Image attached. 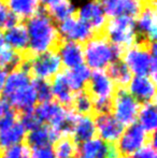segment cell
<instances>
[{
	"instance_id": "cell-8",
	"label": "cell",
	"mask_w": 157,
	"mask_h": 158,
	"mask_svg": "<svg viewBox=\"0 0 157 158\" xmlns=\"http://www.w3.org/2000/svg\"><path fill=\"white\" fill-rule=\"evenodd\" d=\"M140 106V103L127 92V89L118 88L112 99V115L123 126H130L137 122Z\"/></svg>"
},
{
	"instance_id": "cell-33",
	"label": "cell",
	"mask_w": 157,
	"mask_h": 158,
	"mask_svg": "<svg viewBox=\"0 0 157 158\" xmlns=\"http://www.w3.org/2000/svg\"><path fill=\"white\" fill-rule=\"evenodd\" d=\"M16 23V19L9 12L4 2L0 0V29H6Z\"/></svg>"
},
{
	"instance_id": "cell-23",
	"label": "cell",
	"mask_w": 157,
	"mask_h": 158,
	"mask_svg": "<svg viewBox=\"0 0 157 158\" xmlns=\"http://www.w3.org/2000/svg\"><path fill=\"white\" fill-rule=\"evenodd\" d=\"M64 73H65L69 87L74 94H76V93L84 90V88L87 86L90 75H92V70L88 69L85 64H82L71 70H67Z\"/></svg>"
},
{
	"instance_id": "cell-2",
	"label": "cell",
	"mask_w": 157,
	"mask_h": 158,
	"mask_svg": "<svg viewBox=\"0 0 157 158\" xmlns=\"http://www.w3.org/2000/svg\"><path fill=\"white\" fill-rule=\"evenodd\" d=\"M123 63L134 77H150L155 80L157 68L156 43H134L122 54Z\"/></svg>"
},
{
	"instance_id": "cell-27",
	"label": "cell",
	"mask_w": 157,
	"mask_h": 158,
	"mask_svg": "<svg viewBox=\"0 0 157 158\" xmlns=\"http://www.w3.org/2000/svg\"><path fill=\"white\" fill-rule=\"evenodd\" d=\"M71 106V110L76 115H90L93 112V99L85 90L74 94Z\"/></svg>"
},
{
	"instance_id": "cell-20",
	"label": "cell",
	"mask_w": 157,
	"mask_h": 158,
	"mask_svg": "<svg viewBox=\"0 0 157 158\" xmlns=\"http://www.w3.org/2000/svg\"><path fill=\"white\" fill-rule=\"evenodd\" d=\"M6 45L17 53L27 51L28 48V33L26 27L22 23H15L6 28L2 33Z\"/></svg>"
},
{
	"instance_id": "cell-39",
	"label": "cell",
	"mask_w": 157,
	"mask_h": 158,
	"mask_svg": "<svg viewBox=\"0 0 157 158\" xmlns=\"http://www.w3.org/2000/svg\"><path fill=\"white\" fill-rule=\"evenodd\" d=\"M6 41H4V38H3V35H2V32H0V54H1L2 52L4 51V48H6Z\"/></svg>"
},
{
	"instance_id": "cell-19",
	"label": "cell",
	"mask_w": 157,
	"mask_h": 158,
	"mask_svg": "<svg viewBox=\"0 0 157 158\" xmlns=\"http://www.w3.org/2000/svg\"><path fill=\"white\" fill-rule=\"evenodd\" d=\"M70 137L78 145L96 137L94 117L92 115H76Z\"/></svg>"
},
{
	"instance_id": "cell-9",
	"label": "cell",
	"mask_w": 157,
	"mask_h": 158,
	"mask_svg": "<svg viewBox=\"0 0 157 158\" xmlns=\"http://www.w3.org/2000/svg\"><path fill=\"white\" fill-rule=\"evenodd\" d=\"M27 131L17 118L16 112L9 109L0 118V148L23 144Z\"/></svg>"
},
{
	"instance_id": "cell-15",
	"label": "cell",
	"mask_w": 157,
	"mask_h": 158,
	"mask_svg": "<svg viewBox=\"0 0 157 158\" xmlns=\"http://www.w3.org/2000/svg\"><path fill=\"white\" fill-rule=\"evenodd\" d=\"M102 4L107 16L134 19L142 10L144 2L143 0H105Z\"/></svg>"
},
{
	"instance_id": "cell-10",
	"label": "cell",
	"mask_w": 157,
	"mask_h": 158,
	"mask_svg": "<svg viewBox=\"0 0 157 158\" xmlns=\"http://www.w3.org/2000/svg\"><path fill=\"white\" fill-rule=\"evenodd\" d=\"M150 135L137 123L125 127L123 133L116 142V150L119 156L132 157L140 148L149 143Z\"/></svg>"
},
{
	"instance_id": "cell-25",
	"label": "cell",
	"mask_w": 157,
	"mask_h": 158,
	"mask_svg": "<svg viewBox=\"0 0 157 158\" xmlns=\"http://www.w3.org/2000/svg\"><path fill=\"white\" fill-rule=\"evenodd\" d=\"M108 74L111 77V80L114 82L115 85L121 86L123 88L124 86L128 85L130 80L132 79V74L130 73L129 69L126 67V64L121 60L115 61L108 68Z\"/></svg>"
},
{
	"instance_id": "cell-17",
	"label": "cell",
	"mask_w": 157,
	"mask_h": 158,
	"mask_svg": "<svg viewBox=\"0 0 157 158\" xmlns=\"http://www.w3.org/2000/svg\"><path fill=\"white\" fill-rule=\"evenodd\" d=\"M58 57L61 66L71 70L76 67L84 64V50L83 45L76 42L64 41L58 45Z\"/></svg>"
},
{
	"instance_id": "cell-24",
	"label": "cell",
	"mask_w": 157,
	"mask_h": 158,
	"mask_svg": "<svg viewBox=\"0 0 157 158\" xmlns=\"http://www.w3.org/2000/svg\"><path fill=\"white\" fill-rule=\"evenodd\" d=\"M137 124L149 135L155 133L157 128V109L155 102L143 104L142 106H140L137 116Z\"/></svg>"
},
{
	"instance_id": "cell-30",
	"label": "cell",
	"mask_w": 157,
	"mask_h": 158,
	"mask_svg": "<svg viewBox=\"0 0 157 158\" xmlns=\"http://www.w3.org/2000/svg\"><path fill=\"white\" fill-rule=\"evenodd\" d=\"M30 150L25 144H17L3 148L0 152V158H29Z\"/></svg>"
},
{
	"instance_id": "cell-3",
	"label": "cell",
	"mask_w": 157,
	"mask_h": 158,
	"mask_svg": "<svg viewBox=\"0 0 157 158\" xmlns=\"http://www.w3.org/2000/svg\"><path fill=\"white\" fill-rule=\"evenodd\" d=\"M84 64L94 71H105L119 60L123 51L108 41L103 35L93 37L83 46Z\"/></svg>"
},
{
	"instance_id": "cell-5",
	"label": "cell",
	"mask_w": 157,
	"mask_h": 158,
	"mask_svg": "<svg viewBox=\"0 0 157 158\" xmlns=\"http://www.w3.org/2000/svg\"><path fill=\"white\" fill-rule=\"evenodd\" d=\"M87 87L93 99V111L97 114L110 113L116 85L109 74L105 71H93Z\"/></svg>"
},
{
	"instance_id": "cell-6",
	"label": "cell",
	"mask_w": 157,
	"mask_h": 158,
	"mask_svg": "<svg viewBox=\"0 0 157 158\" xmlns=\"http://www.w3.org/2000/svg\"><path fill=\"white\" fill-rule=\"evenodd\" d=\"M105 31L108 41L122 51L134 45L138 35L134 19L129 17L112 19L105 25Z\"/></svg>"
},
{
	"instance_id": "cell-34",
	"label": "cell",
	"mask_w": 157,
	"mask_h": 158,
	"mask_svg": "<svg viewBox=\"0 0 157 158\" xmlns=\"http://www.w3.org/2000/svg\"><path fill=\"white\" fill-rule=\"evenodd\" d=\"M130 158H157L156 148L149 142Z\"/></svg>"
},
{
	"instance_id": "cell-28",
	"label": "cell",
	"mask_w": 157,
	"mask_h": 158,
	"mask_svg": "<svg viewBox=\"0 0 157 158\" xmlns=\"http://www.w3.org/2000/svg\"><path fill=\"white\" fill-rule=\"evenodd\" d=\"M48 11V15L52 17L53 21L60 23V22L66 21L70 17H73L74 13H76V6L70 0H64L61 3L57 4L56 6Z\"/></svg>"
},
{
	"instance_id": "cell-29",
	"label": "cell",
	"mask_w": 157,
	"mask_h": 158,
	"mask_svg": "<svg viewBox=\"0 0 157 158\" xmlns=\"http://www.w3.org/2000/svg\"><path fill=\"white\" fill-rule=\"evenodd\" d=\"M24 63L23 56L21 53L15 52L14 50L6 46L3 52L0 54V68L3 70H14L16 68H19L22 64Z\"/></svg>"
},
{
	"instance_id": "cell-38",
	"label": "cell",
	"mask_w": 157,
	"mask_h": 158,
	"mask_svg": "<svg viewBox=\"0 0 157 158\" xmlns=\"http://www.w3.org/2000/svg\"><path fill=\"white\" fill-rule=\"evenodd\" d=\"M9 109H11V108H9V106L3 101V100L0 99V118L3 116V114L9 110Z\"/></svg>"
},
{
	"instance_id": "cell-37",
	"label": "cell",
	"mask_w": 157,
	"mask_h": 158,
	"mask_svg": "<svg viewBox=\"0 0 157 158\" xmlns=\"http://www.w3.org/2000/svg\"><path fill=\"white\" fill-rule=\"evenodd\" d=\"M6 71L3 70V69L0 68V94L2 92V88H3L4 85V81H6Z\"/></svg>"
},
{
	"instance_id": "cell-32",
	"label": "cell",
	"mask_w": 157,
	"mask_h": 158,
	"mask_svg": "<svg viewBox=\"0 0 157 158\" xmlns=\"http://www.w3.org/2000/svg\"><path fill=\"white\" fill-rule=\"evenodd\" d=\"M19 119L27 132H29V131L36 129L37 127H39L40 125H42L40 119L38 118V116H37V114L35 113V110L29 111V112L22 113L21 118H19Z\"/></svg>"
},
{
	"instance_id": "cell-18",
	"label": "cell",
	"mask_w": 157,
	"mask_h": 158,
	"mask_svg": "<svg viewBox=\"0 0 157 158\" xmlns=\"http://www.w3.org/2000/svg\"><path fill=\"white\" fill-rule=\"evenodd\" d=\"M61 138L54 129L48 125H40L36 129L29 131L26 135V142L28 148H40L52 146L56 143V141Z\"/></svg>"
},
{
	"instance_id": "cell-7",
	"label": "cell",
	"mask_w": 157,
	"mask_h": 158,
	"mask_svg": "<svg viewBox=\"0 0 157 158\" xmlns=\"http://www.w3.org/2000/svg\"><path fill=\"white\" fill-rule=\"evenodd\" d=\"M22 67L28 70L30 75H34L35 80L48 81L58 74L63 66L57 52L50 51L34 56L27 61H24Z\"/></svg>"
},
{
	"instance_id": "cell-40",
	"label": "cell",
	"mask_w": 157,
	"mask_h": 158,
	"mask_svg": "<svg viewBox=\"0 0 157 158\" xmlns=\"http://www.w3.org/2000/svg\"><path fill=\"white\" fill-rule=\"evenodd\" d=\"M76 158H89V157H86V156H82V155H78Z\"/></svg>"
},
{
	"instance_id": "cell-31",
	"label": "cell",
	"mask_w": 157,
	"mask_h": 158,
	"mask_svg": "<svg viewBox=\"0 0 157 158\" xmlns=\"http://www.w3.org/2000/svg\"><path fill=\"white\" fill-rule=\"evenodd\" d=\"M35 92L37 94L38 102H45L52 100V92H51V84L48 81L43 80H32Z\"/></svg>"
},
{
	"instance_id": "cell-16",
	"label": "cell",
	"mask_w": 157,
	"mask_h": 158,
	"mask_svg": "<svg viewBox=\"0 0 157 158\" xmlns=\"http://www.w3.org/2000/svg\"><path fill=\"white\" fill-rule=\"evenodd\" d=\"M127 86V92L140 104H147L155 101L156 84L155 80L152 77H132Z\"/></svg>"
},
{
	"instance_id": "cell-4",
	"label": "cell",
	"mask_w": 157,
	"mask_h": 158,
	"mask_svg": "<svg viewBox=\"0 0 157 158\" xmlns=\"http://www.w3.org/2000/svg\"><path fill=\"white\" fill-rule=\"evenodd\" d=\"M35 113L42 125L50 126L60 137H69L76 117L73 111L55 100L40 102L35 108Z\"/></svg>"
},
{
	"instance_id": "cell-41",
	"label": "cell",
	"mask_w": 157,
	"mask_h": 158,
	"mask_svg": "<svg viewBox=\"0 0 157 158\" xmlns=\"http://www.w3.org/2000/svg\"><path fill=\"white\" fill-rule=\"evenodd\" d=\"M99 1H100V0H99ZM101 1H103V2H105V0H101Z\"/></svg>"
},
{
	"instance_id": "cell-36",
	"label": "cell",
	"mask_w": 157,
	"mask_h": 158,
	"mask_svg": "<svg viewBox=\"0 0 157 158\" xmlns=\"http://www.w3.org/2000/svg\"><path fill=\"white\" fill-rule=\"evenodd\" d=\"M40 1H41V3L43 4L48 10H50V9L56 6L57 4L61 3L64 0H40Z\"/></svg>"
},
{
	"instance_id": "cell-14",
	"label": "cell",
	"mask_w": 157,
	"mask_h": 158,
	"mask_svg": "<svg viewBox=\"0 0 157 158\" xmlns=\"http://www.w3.org/2000/svg\"><path fill=\"white\" fill-rule=\"evenodd\" d=\"M134 24L137 33H140L147 43L155 42L157 37V14L154 0H152V3L143 6Z\"/></svg>"
},
{
	"instance_id": "cell-22",
	"label": "cell",
	"mask_w": 157,
	"mask_h": 158,
	"mask_svg": "<svg viewBox=\"0 0 157 158\" xmlns=\"http://www.w3.org/2000/svg\"><path fill=\"white\" fill-rule=\"evenodd\" d=\"M51 92H52V98L56 102H58L61 106H71L72 100L74 97V93L71 90V88L68 85V82L66 80L65 73L59 72L57 75H55L51 82Z\"/></svg>"
},
{
	"instance_id": "cell-11",
	"label": "cell",
	"mask_w": 157,
	"mask_h": 158,
	"mask_svg": "<svg viewBox=\"0 0 157 158\" xmlns=\"http://www.w3.org/2000/svg\"><path fill=\"white\" fill-rule=\"evenodd\" d=\"M78 19L93 31H101L107 25V14L103 4L99 0H87L78 9Z\"/></svg>"
},
{
	"instance_id": "cell-13",
	"label": "cell",
	"mask_w": 157,
	"mask_h": 158,
	"mask_svg": "<svg viewBox=\"0 0 157 158\" xmlns=\"http://www.w3.org/2000/svg\"><path fill=\"white\" fill-rule=\"evenodd\" d=\"M94 119L97 138L110 144L116 143L123 133L125 126L122 125L111 113L97 114Z\"/></svg>"
},
{
	"instance_id": "cell-12",
	"label": "cell",
	"mask_w": 157,
	"mask_h": 158,
	"mask_svg": "<svg viewBox=\"0 0 157 158\" xmlns=\"http://www.w3.org/2000/svg\"><path fill=\"white\" fill-rule=\"evenodd\" d=\"M57 31L64 41L76 42L80 44L84 42L86 43L94 35V31L78 17H70L60 22L57 26Z\"/></svg>"
},
{
	"instance_id": "cell-26",
	"label": "cell",
	"mask_w": 157,
	"mask_h": 158,
	"mask_svg": "<svg viewBox=\"0 0 157 158\" xmlns=\"http://www.w3.org/2000/svg\"><path fill=\"white\" fill-rule=\"evenodd\" d=\"M55 158H76L78 157V144L71 137H61L55 143Z\"/></svg>"
},
{
	"instance_id": "cell-21",
	"label": "cell",
	"mask_w": 157,
	"mask_h": 158,
	"mask_svg": "<svg viewBox=\"0 0 157 158\" xmlns=\"http://www.w3.org/2000/svg\"><path fill=\"white\" fill-rule=\"evenodd\" d=\"M6 6L15 19H29L40 11V0H6Z\"/></svg>"
},
{
	"instance_id": "cell-35",
	"label": "cell",
	"mask_w": 157,
	"mask_h": 158,
	"mask_svg": "<svg viewBox=\"0 0 157 158\" xmlns=\"http://www.w3.org/2000/svg\"><path fill=\"white\" fill-rule=\"evenodd\" d=\"M29 158H55L54 148L52 146L34 148L30 151Z\"/></svg>"
},
{
	"instance_id": "cell-1",
	"label": "cell",
	"mask_w": 157,
	"mask_h": 158,
	"mask_svg": "<svg viewBox=\"0 0 157 158\" xmlns=\"http://www.w3.org/2000/svg\"><path fill=\"white\" fill-rule=\"evenodd\" d=\"M28 33V48L32 56L53 51L59 40L57 26L45 11H39L27 19L25 25Z\"/></svg>"
}]
</instances>
